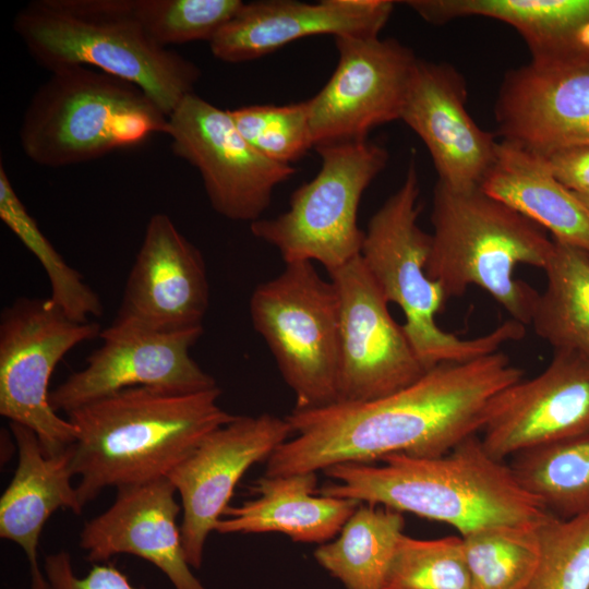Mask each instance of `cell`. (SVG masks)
<instances>
[{"instance_id": "4", "label": "cell", "mask_w": 589, "mask_h": 589, "mask_svg": "<svg viewBox=\"0 0 589 589\" xmlns=\"http://www.w3.org/2000/svg\"><path fill=\"white\" fill-rule=\"evenodd\" d=\"M13 25L50 72L74 65L103 71L141 88L167 117L201 76L195 63L148 35L134 0H35Z\"/></svg>"}, {"instance_id": "12", "label": "cell", "mask_w": 589, "mask_h": 589, "mask_svg": "<svg viewBox=\"0 0 589 589\" xmlns=\"http://www.w3.org/2000/svg\"><path fill=\"white\" fill-rule=\"evenodd\" d=\"M328 274L339 303L336 402L375 400L418 381L428 370L361 256Z\"/></svg>"}, {"instance_id": "8", "label": "cell", "mask_w": 589, "mask_h": 589, "mask_svg": "<svg viewBox=\"0 0 589 589\" xmlns=\"http://www.w3.org/2000/svg\"><path fill=\"white\" fill-rule=\"evenodd\" d=\"M321 168L291 195L289 208L250 224L252 235L275 247L285 263L316 261L330 273L360 255L364 231L358 226L360 200L384 170L388 152L364 141L314 147Z\"/></svg>"}, {"instance_id": "16", "label": "cell", "mask_w": 589, "mask_h": 589, "mask_svg": "<svg viewBox=\"0 0 589 589\" xmlns=\"http://www.w3.org/2000/svg\"><path fill=\"white\" fill-rule=\"evenodd\" d=\"M208 304L209 285L200 250L167 214H154L111 325L161 333L199 328Z\"/></svg>"}, {"instance_id": "14", "label": "cell", "mask_w": 589, "mask_h": 589, "mask_svg": "<svg viewBox=\"0 0 589 589\" xmlns=\"http://www.w3.org/2000/svg\"><path fill=\"white\" fill-rule=\"evenodd\" d=\"M203 327L161 333L112 325L101 329L103 344L73 372L50 390L56 412L70 411L132 387L192 394L218 387L191 357L190 350Z\"/></svg>"}, {"instance_id": "36", "label": "cell", "mask_w": 589, "mask_h": 589, "mask_svg": "<svg viewBox=\"0 0 589 589\" xmlns=\"http://www.w3.org/2000/svg\"><path fill=\"white\" fill-rule=\"evenodd\" d=\"M554 175L589 208V147L544 156Z\"/></svg>"}, {"instance_id": "22", "label": "cell", "mask_w": 589, "mask_h": 589, "mask_svg": "<svg viewBox=\"0 0 589 589\" xmlns=\"http://www.w3.org/2000/svg\"><path fill=\"white\" fill-rule=\"evenodd\" d=\"M404 3L431 24L467 16L504 22L520 34L534 65L589 67V0H410Z\"/></svg>"}, {"instance_id": "34", "label": "cell", "mask_w": 589, "mask_h": 589, "mask_svg": "<svg viewBox=\"0 0 589 589\" xmlns=\"http://www.w3.org/2000/svg\"><path fill=\"white\" fill-rule=\"evenodd\" d=\"M241 0H134L136 14L159 45L208 43L237 14Z\"/></svg>"}, {"instance_id": "32", "label": "cell", "mask_w": 589, "mask_h": 589, "mask_svg": "<svg viewBox=\"0 0 589 589\" xmlns=\"http://www.w3.org/2000/svg\"><path fill=\"white\" fill-rule=\"evenodd\" d=\"M537 532L540 554L528 589H589V513L549 515Z\"/></svg>"}, {"instance_id": "33", "label": "cell", "mask_w": 589, "mask_h": 589, "mask_svg": "<svg viewBox=\"0 0 589 589\" xmlns=\"http://www.w3.org/2000/svg\"><path fill=\"white\" fill-rule=\"evenodd\" d=\"M229 113L241 135L273 161L291 165L314 147L308 100L240 107Z\"/></svg>"}, {"instance_id": "1", "label": "cell", "mask_w": 589, "mask_h": 589, "mask_svg": "<svg viewBox=\"0 0 589 589\" xmlns=\"http://www.w3.org/2000/svg\"><path fill=\"white\" fill-rule=\"evenodd\" d=\"M524 377L502 351L443 362L385 397L293 409V437L266 459L264 476L325 470L341 462L372 464L389 454L419 458L449 453L481 431L491 399Z\"/></svg>"}, {"instance_id": "11", "label": "cell", "mask_w": 589, "mask_h": 589, "mask_svg": "<svg viewBox=\"0 0 589 589\" xmlns=\"http://www.w3.org/2000/svg\"><path fill=\"white\" fill-rule=\"evenodd\" d=\"M166 134L173 154L200 171L212 207L231 220L260 219L274 189L296 172L292 165L260 154L238 131L229 110L195 93L168 117Z\"/></svg>"}, {"instance_id": "25", "label": "cell", "mask_w": 589, "mask_h": 589, "mask_svg": "<svg viewBox=\"0 0 589 589\" xmlns=\"http://www.w3.org/2000/svg\"><path fill=\"white\" fill-rule=\"evenodd\" d=\"M480 188L554 240L589 253V208L557 179L544 156L502 140Z\"/></svg>"}, {"instance_id": "15", "label": "cell", "mask_w": 589, "mask_h": 589, "mask_svg": "<svg viewBox=\"0 0 589 589\" xmlns=\"http://www.w3.org/2000/svg\"><path fill=\"white\" fill-rule=\"evenodd\" d=\"M290 434L286 418L269 413L236 416L208 433L167 476L181 498L180 528L191 567H201L207 538L229 506L239 480Z\"/></svg>"}, {"instance_id": "10", "label": "cell", "mask_w": 589, "mask_h": 589, "mask_svg": "<svg viewBox=\"0 0 589 589\" xmlns=\"http://www.w3.org/2000/svg\"><path fill=\"white\" fill-rule=\"evenodd\" d=\"M94 322L71 320L50 298L16 299L0 316V414L33 431L48 456L71 447L76 428L49 402V382L61 359L99 337Z\"/></svg>"}, {"instance_id": "2", "label": "cell", "mask_w": 589, "mask_h": 589, "mask_svg": "<svg viewBox=\"0 0 589 589\" xmlns=\"http://www.w3.org/2000/svg\"><path fill=\"white\" fill-rule=\"evenodd\" d=\"M382 465L341 462L324 473L336 482L316 493L408 512L447 524L460 536L500 525L541 524L550 514L472 435L432 458L389 454Z\"/></svg>"}, {"instance_id": "27", "label": "cell", "mask_w": 589, "mask_h": 589, "mask_svg": "<svg viewBox=\"0 0 589 589\" xmlns=\"http://www.w3.org/2000/svg\"><path fill=\"white\" fill-rule=\"evenodd\" d=\"M554 240V239H553ZM530 325L554 351L589 357V253L554 240Z\"/></svg>"}, {"instance_id": "35", "label": "cell", "mask_w": 589, "mask_h": 589, "mask_svg": "<svg viewBox=\"0 0 589 589\" xmlns=\"http://www.w3.org/2000/svg\"><path fill=\"white\" fill-rule=\"evenodd\" d=\"M44 574L49 589H146L133 586L125 574L109 563H95L84 577H77L67 551L46 555Z\"/></svg>"}, {"instance_id": "29", "label": "cell", "mask_w": 589, "mask_h": 589, "mask_svg": "<svg viewBox=\"0 0 589 589\" xmlns=\"http://www.w3.org/2000/svg\"><path fill=\"white\" fill-rule=\"evenodd\" d=\"M0 218L43 266L50 284V300L71 320L91 322L103 315L98 294L71 267L40 230L17 196L8 173L0 165Z\"/></svg>"}, {"instance_id": "13", "label": "cell", "mask_w": 589, "mask_h": 589, "mask_svg": "<svg viewBox=\"0 0 589 589\" xmlns=\"http://www.w3.org/2000/svg\"><path fill=\"white\" fill-rule=\"evenodd\" d=\"M338 62L330 79L308 99L314 147L368 140L371 130L400 120L419 58L394 38H335Z\"/></svg>"}, {"instance_id": "6", "label": "cell", "mask_w": 589, "mask_h": 589, "mask_svg": "<svg viewBox=\"0 0 589 589\" xmlns=\"http://www.w3.org/2000/svg\"><path fill=\"white\" fill-rule=\"evenodd\" d=\"M167 128L168 117L141 88L74 65L52 71L35 92L19 139L32 161L56 168L137 146Z\"/></svg>"}, {"instance_id": "17", "label": "cell", "mask_w": 589, "mask_h": 589, "mask_svg": "<svg viewBox=\"0 0 589 589\" xmlns=\"http://www.w3.org/2000/svg\"><path fill=\"white\" fill-rule=\"evenodd\" d=\"M589 431V357L554 351L537 376L498 392L489 402L482 444L494 458H506Z\"/></svg>"}, {"instance_id": "3", "label": "cell", "mask_w": 589, "mask_h": 589, "mask_svg": "<svg viewBox=\"0 0 589 589\" xmlns=\"http://www.w3.org/2000/svg\"><path fill=\"white\" fill-rule=\"evenodd\" d=\"M219 387L175 394L132 387L69 413L76 428L72 467L83 507L106 488L167 477L215 429L236 416Z\"/></svg>"}, {"instance_id": "31", "label": "cell", "mask_w": 589, "mask_h": 589, "mask_svg": "<svg viewBox=\"0 0 589 589\" xmlns=\"http://www.w3.org/2000/svg\"><path fill=\"white\" fill-rule=\"evenodd\" d=\"M383 589H472L461 537L402 534Z\"/></svg>"}, {"instance_id": "30", "label": "cell", "mask_w": 589, "mask_h": 589, "mask_svg": "<svg viewBox=\"0 0 589 589\" xmlns=\"http://www.w3.org/2000/svg\"><path fill=\"white\" fill-rule=\"evenodd\" d=\"M539 525H500L460 536L472 589H528L540 554Z\"/></svg>"}, {"instance_id": "9", "label": "cell", "mask_w": 589, "mask_h": 589, "mask_svg": "<svg viewBox=\"0 0 589 589\" xmlns=\"http://www.w3.org/2000/svg\"><path fill=\"white\" fill-rule=\"evenodd\" d=\"M254 329L268 346L280 374L296 395L298 410L337 401L339 303L332 280L312 262L286 263L250 298Z\"/></svg>"}, {"instance_id": "7", "label": "cell", "mask_w": 589, "mask_h": 589, "mask_svg": "<svg viewBox=\"0 0 589 589\" xmlns=\"http://www.w3.org/2000/svg\"><path fill=\"white\" fill-rule=\"evenodd\" d=\"M419 195V176L412 161L400 188L369 220L360 256L388 303L401 309L402 329L422 365L430 370L443 362L472 360L521 339L525 325L513 318L471 339L438 326L436 315L447 298L426 274L431 235L418 225Z\"/></svg>"}, {"instance_id": "18", "label": "cell", "mask_w": 589, "mask_h": 589, "mask_svg": "<svg viewBox=\"0 0 589 589\" xmlns=\"http://www.w3.org/2000/svg\"><path fill=\"white\" fill-rule=\"evenodd\" d=\"M466 101V82L453 65L418 59L400 120L426 146L437 181L454 190L480 187L498 145L473 121Z\"/></svg>"}, {"instance_id": "5", "label": "cell", "mask_w": 589, "mask_h": 589, "mask_svg": "<svg viewBox=\"0 0 589 589\" xmlns=\"http://www.w3.org/2000/svg\"><path fill=\"white\" fill-rule=\"evenodd\" d=\"M426 274L447 300L478 286L513 320L528 325L539 293L515 277L520 264L544 268L554 240L545 230L480 187L433 190Z\"/></svg>"}, {"instance_id": "20", "label": "cell", "mask_w": 589, "mask_h": 589, "mask_svg": "<svg viewBox=\"0 0 589 589\" xmlns=\"http://www.w3.org/2000/svg\"><path fill=\"white\" fill-rule=\"evenodd\" d=\"M176 493L167 477L118 488L112 505L81 531L86 560L104 563L116 554H132L160 569L175 589H207L184 553Z\"/></svg>"}, {"instance_id": "19", "label": "cell", "mask_w": 589, "mask_h": 589, "mask_svg": "<svg viewBox=\"0 0 589 589\" xmlns=\"http://www.w3.org/2000/svg\"><path fill=\"white\" fill-rule=\"evenodd\" d=\"M494 112L502 140L541 156L589 147V67L510 70Z\"/></svg>"}, {"instance_id": "28", "label": "cell", "mask_w": 589, "mask_h": 589, "mask_svg": "<svg viewBox=\"0 0 589 589\" xmlns=\"http://www.w3.org/2000/svg\"><path fill=\"white\" fill-rule=\"evenodd\" d=\"M519 485L552 516L589 513V431L539 445L510 457Z\"/></svg>"}, {"instance_id": "24", "label": "cell", "mask_w": 589, "mask_h": 589, "mask_svg": "<svg viewBox=\"0 0 589 589\" xmlns=\"http://www.w3.org/2000/svg\"><path fill=\"white\" fill-rule=\"evenodd\" d=\"M316 472L257 479L256 498L227 506L215 531L219 533L279 532L293 541L326 543L335 538L361 502L316 493Z\"/></svg>"}, {"instance_id": "21", "label": "cell", "mask_w": 589, "mask_h": 589, "mask_svg": "<svg viewBox=\"0 0 589 589\" xmlns=\"http://www.w3.org/2000/svg\"><path fill=\"white\" fill-rule=\"evenodd\" d=\"M393 9L389 0L244 2L209 41V48L215 58L239 63L310 36H380Z\"/></svg>"}, {"instance_id": "23", "label": "cell", "mask_w": 589, "mask_h": 589, "mask_svg": "<svg viewBox=\"0 0 589 589\" xmlns=\"http://www.w3.org/2000/svg\"><path fill=\"white\" fill-rule=\"evenodd\" d=\"M17 448V467L0 498V537L16 543L25 552L31 589H49L38 564V543L45 524L58 509L80 515L83 505L72 485V446L48 456L36 434L10 422Z\"/></svg>"}, {"instance_id": "26", "label": "cell", "mask_w": 589, "mask_h": 589, "mask_svg": "<svg viewBox=\"0 0 589 589\" xmlns=\"http://www.w3.org/2000/svg\"><path fill=\"white\" fill-rule=\"evenodd\" d=\"M404 527L400 512L361 503L314 557L346 589H383Z\"/></svg>"}]
</instances>
